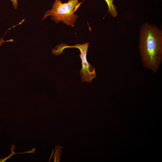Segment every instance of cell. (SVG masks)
<instances>
[{"label":"cell","instance_id":"obj_1","mask_svg":"<svg viewBox=\"0 0 162 162\" xmlns=\"http://www.w3.org/2000/svg\"><path fill=\"white\" fill-rule=\"evenodd\" d=\"M139 46L143 66L156 73L162 62V32L156 25L145 23L141 27Z\"/></svg>","mask_w":162,"mask_h":162},{"label":"cell","instance_id":"obj_2","mask_svg":"<svg viewBox=\"0 0 162 162\" xmlns=\"http://www.w3.org/2000/svg\"><path fill=\"white\" fill-rule=\"evenodd\" d=\"M80 4L79 0H68L64 3H62V0H55L52 9L45 12L42 20L51 16V19L56 23L62 21L65 25L73 27L79 17L74 13Z\"/></svg>","mask_w":162,"mask_h":162},{"label":"cell","instance_id":"obj_3","mask_svg":"<svg viewBox=\"0 0 162 162\" xmlns=\"http://www.w3.org/2000/svg\"><path fill=\"white\" fill-rule=\"evenodd\" d=\"M89 43L86 42L83 44H78L72 46L62 43L57 46V51L63 53V50L67 48H76L79 49L80 54L79 55L82 62V68L80 71L81 80L82 82H92V80L96 78L95 68L92 66L88 62L87 54Z\"/></svg>","mask_w":162,"mask_h":162},{"label":"cell","instance_id":"obj_4","mask_svg":"<svg viewBox=\"0 0 162 162\" xmlns=\"http://www.w3.org/2000/svg\"><path fill=\"white\" fill-rule=\"evenodd\" d=\"M106 2L108 7V11L109 14L113 17L117 16L118 13L116 10V7L113 4L114 0H104Z\"/></svg>","mask_w":162,"mask_h":162},{"label":"cell","instance_id":"obj_5","mask_svg":"<svg viewBox=\"0 0 162 162\" xmlns=\"http://www.w3.org/2000/svg\"><path fill=\"white\" fill-rule=\"evenodd\" d=\"M10 1L12 2L13 7L14 9H16L17 7L18 2L17 0H10Z\"/></svg>","mask_w":162,"mask_h":162},{"label":"cell","instance_id":"obj_6","mask_svg":"<svg viewBox=\"0 0 162 162\" xmlns=\"http://www.w3.org/2000/svg\"><path fill=\"white\" fill-rule=\"evenodd\" d=\"M3 37H2L0 40V46H1L2 44L4 43L8 42H13L14 40L12 39L8 40L5 41L4 39H2Z\"/></svg>","mask_w":162,"mask_h":162}]
</instances>
